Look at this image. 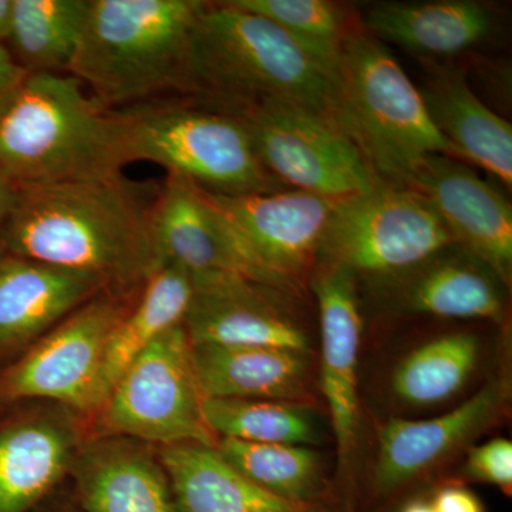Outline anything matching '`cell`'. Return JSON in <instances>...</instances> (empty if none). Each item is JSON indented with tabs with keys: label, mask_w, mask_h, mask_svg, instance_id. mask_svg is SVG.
Masks as SVG:
<instances>
[{
	"label": "cell",
	"mask_w": 512,
	"mask_h": 512,
	"mask_svg": "<svg viewBox=\"0 0 512 512\" xmlns=\"http://www.w3.org/2000/svg\"><path fill=\"white\" fill-rule=\"evenodd\" d=\"M436 512H485L483 501L461 481L448 480L429 495Z\"/></svg>",
	"instance_id": "obj_32"
},
{
	"label": "cell",
	"mask_w": 512,
	"mask_h": 512,
	"mask_svg": "<svg viewBox=\"0 0 512 512\" xmlns=\"http://www.w3.org/2000/svg\"><path fill=\"white\" fill-rule=\"evenodd\" d=\"M208 2L90 0L89 15L69 74L104 109L187 93L192 30Z\"/></svg>",
	"instance_id": "obj_4"
},
{
	"label": "cell",
	"mask_w": 512,
	"mask_h": 512,
	"mask_svg": "<svg viewBox=\"0 0 512 512\" xmlns=\"http://www.w3.org/2000/svg\"><path fill=\"white\" fill-rule=\"evenodd\" d=\"M5 254L100 278L140 293L161 265L151 208L119 177L15 188Z\"/></svg>",
	"instance_id": "obj_1"
},
{
	"label": "cell",
	"mask_w": 512,
	"mask_h": 512,
	"mask_svg": "<svg viewBox=\"0 0 512 512\" xmlns=\"http://www.w3.org/2000/svg\"><path fill=\"white\" fill-rule=\"evenodd\" d=\"M208 195L227 221L245 275L302 296L318 265L335 202L292 188Z\"/></svg>",
	"instance_id": "obj_11"
},
{
	"label": "cell",
	"mask_w": 512,
	"mask_h": 512,
	"mask_svg": "<svg viewBox=\"0 0 512 512\" xmlns=\"http://www.w3.org/2000/svg\"><path fill=\"white\" fill-rule=\"evenodd\" d=\"M128 164L150 161L211 194L284 190L256 156L238 114L210 104H157L119 113Z\"/></svg>",
	"instance_id": "obj_6"
},
{
	"label": "cell",
	"mask_w": 512,
	"mask_h": 512,
	"mask_svg": "<svg viewBox=\"0 0 512 512\" xmlns=\"http://www.w3.org/2000/svg\"><path fill=\"white\" fill-rule=\"evenodd\" d=\"M231 113L245 121L256 156L285 188L336 204L382 183L329 114L284 101H265Z\"/></svg>",
	"instance_id": "obj_10"
},
{
	"label": "cell",
	"mask_w": 512,
	"mask_h": 512,
	"mask_svg": "<svg viewBox=\"0 0 512 512\" xmlns=\"http://www.w3.org/2000/svg\"><path fill=\"white\" fill-rule=\"evenodd\" d=\"M456 244L419 192L387 183L336 202L318 264L342 265L369 281L403 274Z\"/></svg>",
	"instance_id": "obj_9"
},
{
	"label": "cell",
	"mask_w": 512,
	"mask_h": 512,
	"mask_svg": "<svg viewBox=\"0 0 512 512\" xmlns=\"http://www.w3.org/2000/svg\"><path fill=\"white\" fill-rule=\"evenodd\" d=\"M192 295L194 282L180 266L163 264L148 279L107 340L100 370V409L128 365L167 330L183 323Z\"/></svg>",
	"instance_id": "obj_25"
},
{
	"label": "cell",
	"mask_w": 512,
	"mask_h": 512,
	"mask_svg": "<svg viewBox=\"0 0 512 512\" xmlns=\"http://www.w3.org/2000/svg\"><path fill=\"white\" fill-rule=\"evenodd\" d=\"M399 311L446 319L501 322L505 285L483 261L453 244L403 274L373 281Z\"/></svg>",
	"instance_id": "obj_18"
},
{
	"label": "cell",
	"mask_w": 512,
	"mask_h": 512,
	"mask_svg": "<svg viewBox=\"0 0 512 512\" xmlns=\"http://www.w3.org/2000/svg\"><path fill=\"white\" fill-rule=\"evenodd\" d=\"M202 413L218 440L309 447L318 443V427L306 404L204 397Z\"/></svg>",
	"instance_id": "obj_29"
},
{
	"label": "cell",
	"mask_w": 512,
	"mask_h": 512,
	"mask_svg": "<svg viewBox=\"0 0 512 512\" xmlns=\"http://www.w3.org/2000/svg\"><path fill=\"white\" fill-rule=\"evenodd\" d=\"M90 0H15L8 43L28 73H69Z\"/></svg>",
	"instance_id": "obj_26"
},
{
	"label": "cell",
	"mask_w": 512,
	"mask_h": 512,
	"mask_svg": "<svg viewBox=\"0 0 512 512\" xmlns=\"http://www.w3.org/2000/svg\"><path fill=\"white\" fill-rule=\"evenodd\" d=\"M365 32L423 59L461 56L490 39L493 10L476 0L380 2L363 16Z\"/></svg>",
	"instance_id": "obj_22"
},
{
	"label": "cell",
	"mask_w": 512,
	"mask_h": 512,
	"mask_svg": "<svg viewBox=\"0 0 512 512\" xmlns=\"http://www.w3.org/2000/svg\"><path fill=\"white\" fill-rule=\"evenodd\" d=\"M128 164L123 123L69 73H28L0 104V180L13 188L101 180Z\"/></svg>",
	"instance_id": "obj_2"
},
{
	"label": "cell",
	"mask_w": 512,
	"mask_h": 512,
	"mask_svg": "<svg viewBox=\"0 0 512 512\" xmlns=\"http://www.w3.org/2000/svg\"><path fill=\"white\" fill-rule=\"evenodd\" d=\"M183 320L191 345L261 346L311 352L292 293L239 274L192 279Z\"/></svg>",
	"instance_id": "obj_14"
},
{
	"label": "cell",
	"mask_w": 512,
	"mask_h": 512,
	"mask_svg": "<svg viewBox=\"0 0 512 512\" xmlns=\"http://www.w3.org/2000/svg\"><path fill=\"white\" fill-rule=\"evenodd\" d=\"M311 281L319 309L320 389L328 406L339 457L335 498L340 512H356L353 463L360 443L359 367L362 316L357 276L342 265L318 264Z\"/></svg>",
	"instance_id": "obj_13"
},
{
	"label": "cell",
	"mask_w": 512,
	"mask_h": 512,
	"mask_svg": "<svg viewBox=\"0 0 512 512\" xmlns=\"http://www.w3.org/2000/svg\"><path fill=\"white\" fill-rule=\"evenodd\" d=\"M187 93L227 111L284 101L332 117L335 79L284 30L228 0L208 3L192 30Z\"/></svg>",
	"instance_id": "obj_3"
},
{
	"label": "cell",
	"mask_w": 512,
	"mask_h": 512,
	"mask_svg": "<svg viewBox=\"0 0 512 512\" xmlns=\"http://www.w3.org/2000/svg\"><path fill=\"white\" fill-rule=\"evenodd\" d=\"M463 476L470 481L495 485L505 494L512 488V443L507 439H493L471 448Z\"/></svg>",
	"instance_id": "obj_31"
},
{
	"label": "cell",
	"mask_w": 512,
	"mask_h": 512,
	"mask_svg": "<svg viewBox=\"0 0 512 512\" xmlns=\"http://www.w3.org/2000/svg\"><path fill=\"white\" fill-rule=\"evenodd\" d=\"M13 197H15V188L10 187L8 183L0 180V258L5 255V251H3L2 234L10 207H12Z\"/></svg>",
	"instance_id": "obj_34"
},
{
	"label": "cell",
	"mask_w": 512,
	"mask_h": 512,
	"mask_svg": "<svg viewBox=\"0 0 512 512\" xmlns=\"http://www.w3.org/2000/svg\"><path fill=\"white\" fill-rule=\"evenodd\" d=\"M141 292V291H140ZM136 295L103 291L12 362L0 366V416L29 403H52L92 421L110 333Z\"/></svg>",
	"instance_id": "obj_8"
},
{
	"label": "cell",
	"mask_w": 512,
	"mask_h": 512,
	"mask_svg": "<svg viewBox=\"0 0 512 512\" xmlns=\"http://www.w3.org/2000/svg\"><path fill=\"white\" fill-rule=\"evenodd\" d=\"M508 382L494 379L434 419H390L377 434L376 463L356 512H393L421 480L501 416Z\"/></svg>",
	"instance_id": "obj_12"
},
{
	"label": "cell",
	"mask_w": 512,
	"mask_h": 512,
	"mask_svg": "<svg viewBox=\"0 0 512 512\" xmlns=\"http://www.w3.org/2000/svg\"><path fill=\"white\" fill-rule=\"evenodd\" d=\"M90 436L89 420L52 403L0 416V512H28L69 476Z\"/></svg>",
	"instance_id": "obj_15"
},
{
	"label": "cell",
	"mask_w": 512,
	"mask_h": 512,
	"mask_svg": "<svg viewBox=\"0 0 512 512\" xmlns=\"http://www.w3.org/2000/svg\"><path fill=\"white\" fill-rule=\"evenodd\" d=\"M480 342L470 332H453L410 350L394 367V399L412 407L436 406L463 390L476 372Z\"/></svg>",
	"instance_id": "obj_28"
},
{
	"label": "cell",
	"mask_w": 512,
	"mask_h": 512,
	"mask_svg": "<svg viewBox=\"0 0 512 512\" xmlns=\"http://www.w3.org/2000/svg\"><path fill=\"white\" fill-rule=\"evenodd\" d=\"M394 512H436L433 505H431L430 498L427 495H416L410 497L409 500L404 501L399 505Z\"/></svg>",
	"instance_id": "obj_36"
},
{
	"label": "cell",
	"mask_w": 512,
	"mask_h": 512,
	"mask_svg": "<svg viewBox=\"0 0 512 512\" xmlns=\"http://www.w3.org/2000/svg\"><path fill=\"white\" fill-rule=\"evenodd\" d=\"M26 74L28 72L16 63L9 47L0 42V104L22 83Z\"/></svg>",
	"instance_id": "obj_33"
},
{
	"label": "cell",
	"mask_w": 512,
	"mask_h": 512,
	"mask_svg": "<svg viewBox=\"0 0 512 512\" xmlns=\"http://www.w3.org/2000/svg\"><path fill=\"white\" fill-rule=\"evenodd\" d=\"M84 512H178L157 447L92 436L70 468Z\"/></svg>",
	"instance_id": "obj_19"
},
{
	"label": "cell",
	"mask_w": 512,
	"mask_h": 512,
	"mask_svg": "<svg viewBox=\"0 0 512 512\" xmlns=\"http://www.w3.org/2000/svg\"><path fill=\"white\" fill-rule=\"evenodd\" d=\"M192 365L207 399L312 402L311 352L261 346L191 345Z\"/></svg>",
	"instance_id": "obj_21"
},
{
	"label": "cell",
	"mask_w": 512,
	"mask_h": 512,
	"mask_svg": "<svg viewBox=\"0 0 512 512\" xmlns=\"http://www.w3.org/2000/svg\"><path fill=\"white\" fill-rule=\"evenodd\" d=\"M151 227L161 264L180 266L192 279L247 276L224 215L208 192L190 181L168 175L151 207Z\"/></svg>",
	"instance_id": "obj_20"
},
{
	"label": "cell",
	"mask_w": 512,
	"mask_h": 512,
	"mask_svg": "<svg viewBox=\"0 0 512 512\" xmlns=\"http://www.w3.org/2000/svg\"><path fill=\"white\" fill-rule=\"evenodd\" d=\"M13 13H15V0H0V42L5 45L12 32Z\"/></svg>",
	"instance_id": "obj_35"
},
{
	"label": "cell",
	"mask_w": 512,
	"mask_h": 512,
	"mask_svg": "<svg viewBox=\"0 0 512 512\" xmlns=\"http://www.w3.org/2000/svg\"><path fill=\"white\" fill-rule=\"evenodd\" d=\"M420 92L434 126L456 150L458 160L480 165L511 190V123L488 109L457 70H439Z\"/></svg>",
	"instance_id": "obj_24"
},
{
	"label": "cell",
	"mask_w": 512,
	"mask_h": 512,
	"mask_svg": "<svg viewBox=\"0 0 512 512\" xmlns=\"http://www.w3.org/2000/svg\"><path fill=\"white\" fill-rule=\"evenodd\" d=\"M107 289L100 278L86 272L3 255L0 258V366L22 355L67 316Z\"/></svg>",
	"instance_id": "obj_17"
},
{
	"label": "cell",
	"mask_w": 512,
	"mask_h": 512,
	"mask_svg": "<svg viewBox=\"0 0 512 512\" xmlns=\"http://www.w3.org/2000/svg\"><path fill=\"white\" fill-rule=\"evenodd\" d=\"M333 120L383 183L409 187L429 156L457 158L434 126L419 87L389 47L350 30L335 73Z\"/></svg>",
	"instance_id": "obj_5"
},
{
	"label": "cell",
	"mask_w": 512,
	"mask_h": 512,
	"mask_svg": "<svg viewBox=\"0 0 512 512\" xmlns=\"http://www.w3.org/2000/svg\"><path fill=\"white\" fill-rule=\"evenodd\" d=\"M268 19L288 33L335 79L343 42L350 30L342 9L328 0H229Z\"/></svg>",
	"instance_id": "obj_30"
},
{
	"label": "cell",
	"mask_w": 512,
	"mask_h": 512,
	"mask_svg": "<svg viewBox=\"0 0 512 512\" xmlns=\"http://www.w3.org/2000/svg\"><path fill=\"white\" fill-rule=\"evenodd\" d=\"M202 396L183 323L154 340L121 373L99 413L92 436H117L154 447L180 443L217 446L202 413Z\"/></svg>",
	"instance_id": "obj_7"
},
{
	"label": "cell",
	"mask_w": 512,
	"mask_h": 512,
	"mask_svg": "<svg viewBox=\"0 0 512 512\" xmlns=\"http://www.w3.org/2000/svg\"><path fill=\"white\" fill-rule=\"evenodd\" d=\"M217 448L232 466L269 493L340 512L322 457L312 447L220 439Z\"/></svg>",
	"instance_id": "obj_27"
},
{
	"label": "cell",
	"mask_w": 512,
	"mask_h": 512,
	"mask_svg": "<svg viewBox=\"0 0 512 512\" xmlns=\"http://www.w3.org/2000/svg\"><path fill=\"white\" fill-rule=\"evenodd\" d=\"M409 188L429 201L457 245L511 284L512 207L503 192L461 160L441 154L421 163Z\"/></svg>",
	"instance_id": "obj_16"
},
{
	"label": "cell",
	"mask_w": 512,
	"mask_h": 512,
	"mask_svg": "<svg viewBox=\"0 0 512 512\" xmlns=\"http://www.w3.org/2000/svg\"><path fill=\"white\" fill-rule=\"evenodd\" d=\"M157 451L178 512H338L269 493L232 466L217 446L180 443Z\"/></svg>",
	"instance_id": "obj_23"
}]
</instances>
